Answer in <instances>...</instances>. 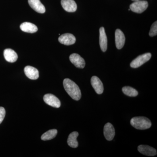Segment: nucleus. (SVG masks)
I'll use <instances>...</instances> for the list:
<instances>
[{"label": "nucleus", "mask_w": 157, "mask_h": 157, "mask_svg": "<svg viewBox=\"0 0 157 157\" xmlns=\"http://www.w3.org/2000/svg\"><path fill=\"white\" fill-rule=\"evenodd\" d=\"M64 88L68 94L75 101H78L81 98V92L78 86L70 78L64 79Z\"/></svg>", "instance_id": "1"}, {"label": "nucleus", "mask_w": 157, "mask_h": 157, "mask_svg": "<svg viewBox=\"0 0 157 157\" xmlns=\"http://www.w3.org/2000/svg\"><path fill=\"white\" fill-rule=\"evenodd\" d=\"M131 125L138 130H145L149 128L151 123L149 119L144 117H136L132 118L131 120Z\"/></svg>", "instance_id": "2"}, {"label": "nucleus", "mask_w": 157, "mask_h": 157, "mask_svg": "<svg viewBox=\"0 0 157 157\" xmlns=\"http://www.w3.org/2000/svg\"><path fill=\"white\" fill-rule=\"evenodd\" d=\"M148 6L147 1H138L135 2L130 6V10L135 13L140 14L145 11Z\"/></svg>", "instance_id": "3"}, {"label": "nucleus", "mask_w": 157, "mask_h": 157, "mask_svg": "<svg viewBox=\"0 0 157 157\" xmlns=\"http://www.w3.org/2000/svg\"><path fill=\"white\" fill-rule=\"evenodd\" d=\"M151 54L150 53H146L137 56L133 60L130 64L131 67L137 68L142 66L145 63L148 61L151 58Z\"/></svg>", "instance_id": "4"}, {"label": "nucleus", "mask_w": 157, "mask_h": 157, "mask_svg": "<svg viewBox=\"0 0 157 157\" xmlns=\"http://www.w3.org/2000/svg\"><path fill=\"white\" fill-rule=\"evenodd\" d=\"M44 102L49 106L55 108H59L61 106L59 100L52 94H46L43 97Z\"/></svg>", "instance_id": "5"}, {"label": "nucleus", "mask_w": 157, "mask_h": 157, "mask_svg": "<svg viewBox=\"0 0 157 157\" xmlns=\"http://www.w3.org/2000/svg\"><path fill=\"white\" fill-rule=\"evenodd\" d=\"M70 62L73 64L76 67L83 69L85 66V61L80 55L76 53H73L70 56Z\"/></svg>", "instance_id": "6"}, {"label": "nucleus", "mask_w": 157, "mask_h": 157, "mask_svg": "<svg viewBox=\"0 0 157 157\" xmlns=\"http://www.w3.org/2000/svg\"><path fill=\"white\" fill-rule=\"evenodd\" d=\"M60 43L66 45H73L76 41V38L72 34L66 33L60 36L59 38Z\"/></svg>", "instance_id": "7"}, {"label": "nucleus", "mask_w": 157, "mask_h": 157, "mask_svg": "<svg viewBox=\"0 0 157 157\" xmlns=\"http://www.w3.org/2000/svg\"><path fill=\"white\" fill-rule=\"evenodd\" d=\"M115 43L117 48L121 49L123 47L125 42V37L122 32L119 29H117L115 31Z\"/></svg>", "instance_id": "8"}, {"label": "nucleus", "mask_w": 157, "mask_h": 157, "mask_svg": "<svg viewBox=\"0 0 157 157\" xmlns=\"http://www.w3.org/2000/svg\"><path fill=\"white\" fill-rule=\"evenodd\" d=\"M91 83L95 91L98 94H101L104 92V86L100 78L94 76L91 78Z\"/></svg>", "instance_id": "9"}, {"label": "nucleus", "mask_w": 157, "mask_h": 157, "mask_svg": "<svg viewBox=\"0 0 157 157\" xmlns=\"http://www.w3.org/2000/svg\"><path fill=\"white\" fill-rule=\"evenodd\" d=\"M63 9L69 12H74L77 10V5L74 0H61Z\"/></svg>", "instance_id": "10"}, {"label": "nucleus", "mask_w": 157, "mask_h": 157, "mask_svg": "<svg viewBox=\"0 0 157 157\" xmlns=\"http://www.w3.org/2000/svg\"><path fill=\"white\" fill-rule=\"evenodd\" d=\"M137 150L140 153L148 156H154L157 155V151L155 149L146 145H140L137 147Z\"/></svg>", "instance_id": "11"}, {"label": "nucleus", "mask_w": 157, "mask_h": 157, "mask_svg": "<svg viewBox=\"0 0 157 157\" xmlns=\"http://www.w3.org/2000/svg\"><path fill=\"white\" fill-rule=\"evenodd\" d=\"M104 135L107 140L110 141L114 138L115 135V129L112 124L108 123L105 125L104 129Z\"/></svg>", "instance_id": "12"}, {"label": "nucleus", "mask_w": 157, "mask_h": 157, "mask_svg": "<svg viewBox=\"0 0 157 157\" xmlns=\"http://www.w3.org/2000/svg\"><path fill=\"white\" fill-rule=\"evenodd\" d=\"M29 5L35 11L41 14L45 11V6L40 2V0H28Z\"/></svg>", "instance_id": "13"}, {"label": "nucleus", "mask_w": 157, "mask_h": 157, "mask_svg": "<svg viewBox=\"0 0 157 157\" xmlns=\"http://www.w3.org/2000/svg\"><path fill=\"white\" fill-rule=\"evenodd\" d=\"M24 72L27 77L33 80L38 79L39 77V72L36 68L31 66H26L24 69Z\"/></svg>", "instance_id": "14"}, {"label": "nucleus", "mask_w": 157, "mask_h": 157, "mask_svg": "<svg viewBox=\"0 0 157 157\" xmlns=\"http://www.w3.org/2000/svg\"><path fill=\"white\" fill-rule=\"evenodd\" d=\"M100 45L101 50L105 52L107 50V39L105 29L103 27L100 29Z\"/></svg>", "instance_id": "15"}, {"label": "nucleus", "mask_w": 157, "mask_h": 157, "mask_svg": "<svg viewBox=\"0 0 157 157\" xmlns=\"http://www.w3.org/2000/svg\"><path fill=\"white\" fill-rule=\"evenodd\" d=\"M4 57L7 62L14 63L17 61L18 56L15 51L11 48H7L4 51Z\"/></svg>", "instance_id": "16"}, {"label": "nucleus", "mask_w": 157, "mask_h": 157, "mask_svg": "<svg viewBox=\"0 0 157 157\" xmlns=\"http://www.w3.org/2000/svg\"><path fill=\"white\" fill-rule=\"evenodd\" d=\"M20 28L23 32L30 33H33L38 31V28L36 26L30 22L23 23L21 25Z\"/></svg>", "instance_id": "17"}, {"label": "nucleus", "mask_w": 157, "mask_h": 157, "mask_svg": "<svg viewBox=\"0 0 157 157\" xmlns=\"http://www.w3.org/2000/svg\"><path fill=\"white\" fill-rule=\"evenodd\" d=\"M78 136V133L76 132L71 133L69 135L67 140L68 145L73 148H76L78 146V142L77 140V137Z\"/></svg>", "instance_id": "18"}, {"label": "nucleus", "mask_w": 157, "mask_h": 157, "mask_svg": "<svg viewBox=\"0 0 157 157\" xmlns=\"http://www.w3.org/2000/svg\"><path fill=\"white\" fill-rule=\"evenodd\" d=\"M57 133V130L56 129H52L49 130L42 135L41 139L43 140H52L56 137Z\"/></svg>", "instance_id": "19"}, {"label": "nucleus", "mask_w": 157, "mask_h": 157, "mask_svg": "<svg viewBox=\"0 0 157 157\" xmlns=\"http://www.w3.org/2000/svg\"><path fill=\"white\" fill-rule=\"evenodd\" d=\"M122 90L124 94L129 97H135L138 94L137 90L130 86H124Z\"/></svg>", "instance_id": "20"}, {"label": "nucleus", "mask_w": 157, "mask_h": 157, "mask_svg": "<svg viewBox=\"0 0 157 157\" xmlns=\"http://www.w3.org/2000/svg\"><path fill=\"white\" fill-rule=\"evenodd\" d=\"M149 35L151 37L157 35V21H155L152 25Z\"/></svg>", "instance_id": "21"}, {"label": "nucleus", "mask_w": 157, "mask_h": 157, "mask_svg": "<svg viewBox=\"0 0 157 157\" xmlns=\"http://www.w3.org/2000/svg\"><path fill=\"white\" fill-rule=\"evenodd\" d=\"M6 111L5 108L2 107H0V124L4 120L6 116Z\"/></svg>", "instance_id": "22"}, {"label": "nucleus", "mask_w": 157, "mask_h": 157, "mask_svg": "<svg viewBox=\"0 0 157 157\" xmlns=\"http://www.w3.org/2000/svg\"><path fill=\"white\" fill-rule=\"evenodd\" d=\"M132 1H134V2H137V1H140V0H132Z\"/></svg>", "instance_id": "23"}]
</instances>
